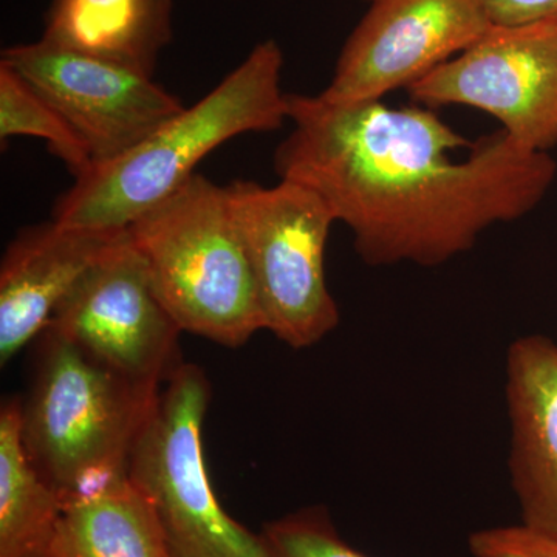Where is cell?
I'll return each instance as SVG.
<instances>
[{
  "mask_svg": "<svg viewBox=\"0 0 557 557\" xmlns=\"http://www.w3.org/2000/svg\"><path fill=\"white\" fill-rule=\"evenodd\" d=\"M288 121L274 170L325 201L369 265L448 262L533 211L557 175L549 153L504 131L472 145L424 106L293 94Z\"/></svg>",
  "mask_w": 557,
  "mask_h": 557,
  "instance_id": "obj_1",
  "label": "cell"
},
{
  "mask_svg": "<svg viewBox=\"0 0 557 557\" xmlns=\"http://www.w3.org/2000/svg\"><path fill=\"white\" fill-rule=\"evenodd\" d=\"M284 53L258 44L239 67L129 152L75 178L53 220L70 228L123 231L196 174L197 164L231 138L281 129L288 94L281 89Z\"/></svg>",
  "mask_w": 557,
  "mask_h": 557,
  "instance_id": "obj_2",
  "label": "cell"
},
{
  "mask_svg": "<svg viewBox=\"0 0 557 557\" xmlns=\"http://www.w3.org/2000/svg\"><path fill=\"white\" fill-rule=\"evenodd\" d=\"M159 387L121 375L54 330L40 333L35 380L22 401V440L64 508L127 475Z\"/></svg>",
  "mask_w": 557,
  "mask_h": 557,
  "instance_id": "obj_3",
  "label": "cell"
},
{
  "mask_svg": "<svg viewBox=\"0 0 557 557\" xmlns=\"http://www.w3.org/2000/svg\"><path fill=\"white\" fill-rule=\"evenodd\" d=\"M127 233L157 296L183 332L240 347L265 330L225 186L194 174Z\"/></svg>",
  "mask_w": 557,
  "mask_h": 557,
  "instance_id": "obj_4",
  "label": "cell"
},
{
  "mask_svg": "<svg viewBox=\"0 0 557 557\" xmlns=\"http://www.w3.org/2000/svg\"><path fill=\"white\" fill-rule=\"evenodd\" d=\"M209 383L182 364L168 379L152 417L132 449L127 478L148 502L170 557H271L256 534L220 505L203 456Z\"/></svg>",
  "mask_w": 557,
  "mask_h": 557,
  "instance_id": "obj_5",
  "label": "cell"
},
{
  "mask_svg": "<svg viewBox=\"0 0 557 557\" xmlns=\"http://www.w3.org/2000/svg\"><path fill=\"white\" fill-rule=\"evenodd\" d=\"M262 309L265 330L293 348L314 346L339 324L325 281V247L336 222L299 183L236 180L225 186Z\"/></svg>",
  "mask_w": 557,
  "mask_h": 557,
  "instance_id": "obj_6",
  "label": "cell"
},
{
  "mask_svg": "<svg viewBox=\"0 0 557 557\" xmlns=\"http://www.w3.org/2000/svg\"><path fill=\"white\" fill-rule=\"evenodd\" d=\"M408 91L424 108L458 104L490 113L519 146L548 153L557 145V21L493 24Z\"/></svg>",
  "mask_w": 557,
  "mask_h": 557,
  "instance_id": "obj_7",
  "label": "cell"
},
{
  "mask_svg": "<svg viewBox=\"0 0 557 557\" xmlns=\"http://www.w3.org/2000/svg\"><path fill=\"white\" fill-rule=\"evenodd\" d=\"M0 62L64 116L94 166L129 152L186 109L152 76L44 39L9 47Z\"/></svg>",
  "mask_w": 557,
  "mask_h": 557,
  "instance_id": "obj_8",
  "label": "cell"
},
{
  "mask_svg": "<svg viewBox=\"0 0 557 557\" xmlns=\"http://www.w3.org/2000/svg\"><path fill=\"white\" fill-rule=\"evenodd\" d=\"M49 329L139 383L160 386L182 366L183 330L157 296L127 230L62 302Z\"/></svg>",
  "mask_w": 557,
  "mask_h": 557,
  "instance_id": "obj_9",
  "label": "cell"
},
{
  "mask_svg": "<svg viewBox=\"0 0 557 557\" xmlns=\"http://www.w3.org/2000/svg\"><path fill=\"white\" fill-rule=\"evenodd\" d=\"M336 62L321 97L383 101L478 42L491 22L483 0H375Z\"/></svg>",
  "mask_w": 557,
  "mask_h": 557,
  "instance_id": "obj_10",
  "label": "cell"
},
{
  "mask_svg": "<svg viewBox=\"0 0 557 557\" xmlns=\"http://www.w3.org/2000/svg\"><path fill=\"white\" fill-rule=\"evenodd\" d=\"M123 231L70 228L51 220L17 234L0 267V364L39 338Z\"/></svg>",
  "mask_w": 557,
  "mask_h": 557,
  "instance_id": "obj_11",
  "label": "cell"
},
{
  "mask_svg": "<svg viewBox=\"0 0 557 557\" xmlns=\"http://www.w3.org/2000/svg\"><path fill=\"white\" fill-rule=\"evenodd\" d=\"M511 482L522 523L557 534V346L542 335L511 344L507 357Z\"/></svg>",
  "mask_w": 557,
  "mask_h": 557,
  "instance_id": "obj_12",
  "label": "cell"
},
{
  "mask_svg": "<svg viewBox=\"0 0 557 557\" xmlns=\"http://www.w3.org/2000/svg\"><path fill=\"white\" fill-rule=\"evenodd\" d=\"M40 39L153 78L172 39V0H53Z\"/></svg>",
  "mask_w": 557,
  "mask_h": 557,
  "instance_id": "obj_13",
  "label": "cell"
},
{
  "mask_svg": "<svg viewBox=\"0 0 557 557\" xmlns=\"http://www.w3.org/2000/svg\"><path fill=\"white\" fill-rule=\"evenodd\" d=\"M51 557H170L148 502L127 475L65 505Z\"/></svg>",
  "mask_w": 557,
  "mask_h": 557,
  "instance_id": "obj_14",
  "label": "cell"
},
{
  "mask_svg": "<svg viewBox=\"0 0 557 557\" xmlns=\"http://www.w3.org/2000/svg\"><path fill=\"white\" fill-rule=\"evenodd\" d=\"M21 408L0 410V557H51L64 502L25 450Z\"/></svg>",
  "mask_w": 557,
  "mask_h": 557,
  "instance_id": "obj_15",
  "label": "cell"
},
{
  "mask_svg": "<svg viewBox=\"0 0 557 557\" xmlns=\"http://www.w3.org/2000/svg\"><path fill=\"white\" fill-rule=\"evenodd\" d=\"M46 139L53 156L64 161L75 178L91 170L89 150L64 116L16 70L0 62V139Z\"/></svg>",
  "mask_w": 557,
  "mask_h": 557,
  "instance_id": "obj_16",
  "label": "cell"
},
{
  "mask_svg": "<svg viewBox=\"0 0 557 557\" xmlns=\"http://www.w3.org/2000/svg\"><path fill=\"white\" fill-rule=\"evenodd\" d=\"M262 536L271 557H370L339 536L329 512L307 508L267 523Z\"/></svg>",
  "mask_w": 557,
  "mask_h": 557,
  "instance_id": "obj_17",
  "label": "cell"
},
{
  "mask_svg": "<svg viewBox=\"0 0 557 557\" xmlns=\"http://www.w3.org/2000/svg\"><path fill=\"white\" fill-rule=\"evenodd\" d=\"M468 547L474 557H557V534L528 527H494L472 533Z\"/></svg>",
  "mask_w": 557,
  "mask_h": 557,
  "instance_id": "obj_18",
  "label": "cell"
},
{
  "mask_svg": "<svg viewBox=\"0 0 557 557\" xmlns=\"http://www.w3.org/2000/svg\"><path fill=\"white\" fill-rule=\"evenodd\" d=\"M494 25H525L557 21V0H483Z\"/></svg>",
  "mask_w": 557,
  "mask_h": 557,
  "instance_id": "obj_19",
  "label": "cell"
},
{
  "mask_svg": "<svg viewBox=\"0 0 557 557\" xmlns=\"http://www.w3.org/2000/svg\"><path fill=\"white\" fill-rule=\"evenodd\" d=\"M369 2H375V0H369Z\"/></svg>",
  "mask_w": 557,
  "mask_h": 557,
  "instance_id": "obj_20",
  "label": "cell"
}]
</instances>
